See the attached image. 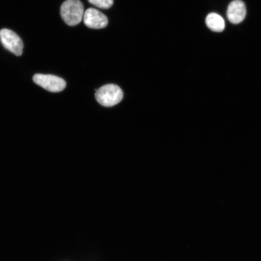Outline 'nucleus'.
Segmentation results:
<instances>
[{
  "mask_svg": "<svg viewBox=\"0 0 261 261\" xmlns=\"http://www.w3.org/2000/svg\"><path fill=\"white\" fill-rule=\"evenodd\" d=\"M84 22L88 28L100 29L107 27L109 21L102 12L96 9L89 8L84 13Z\"/></svg>",
  "mask_w": 261,
  "mask_h": 261,
  "instance_id": "obj_5",
  "label": "nucleus"
},
{
  "mask_svg": "<svg viewBox=\"0 0 261 261\" xmlns=\"http://www.w3.org/2000/svg\"><path fill=\"white\" fill-rule=\"evenodd\" d=\"M0 40L4 47L16 56H21L24 44L19 36L14 31L7 29L0 31Z\"/></svg>",
  "mask_w": 261,
  "mask_h": 261,
  "instance_id": "obj_4",
  "label": "nucleus"
},
{
  "mask_svg": "<svg viewBox=\"0 0 261 261\" xmlns=\"http://www.w3.org/2000/svg\"><path fill=\"white\" fill-rule=\"evenodd\" d=\"M91 4L101 9H109L113 5V0H88Z\"/></svg>",
  "mask_w": 261,
  "mask_h": 261,
  "instance_id": "obj_8",
  "label": "nucleus"
},
{
  "mask_svg": "<svg viewBox=\"0 0 261 261\" xmlns=\"http://www.w3.org/2000/svg\"><path fill=\"white\" fill-rule=\"evenodd\" d=\"M33 81L36 84L52 93L61 92L66 87V82L55 75L36 74L33 77Z\"/></svg>",
  "mask_w": 261,
  "mask_h": 261,
  "instance_id": "obj_3",
  "label": "nucleus"
},
{
  "mask_svg": "<svg viewBox=\"0 0 261 261\" xmlns=\"http://www.w3.org/2000/svg\"><path fill=\"white\" fill-rule=\"evenodd\" d=\"M84 15V5L80 0H66L61 6V17L68 25L79 24Z\"/></svg>",
  "mask_w": 261,
  "mask_h": 261,
  "instance_id": "obj_1",
  "label": "nucleus"
},
{
  "mask_svg": "<svg viewBox=\"0 0 261 261\" xmlns=\"http://www.w3.org/2000/svg\"><path fill=\"white\" fill-rule=\"evenodd\" d=\"M123 91L115 84H107L97 90L95 97L101 106L111 107L117 105L123 99Z\"/></svg>",
  "mask_w": 261,
  "mask_h": 261,
  "instance_id": "obj_2",
  "label": "nucleus"
},
{
  "mask_svg": "<svg viewBox=\"0 0 261 261\" xmlns=\"http://www.w3.org/2000/svg\"><path fill=\"white\" fill-rule=\"evenodd\" d=\"M246 15V8L241 0H234L228 6L227 16L231 23L239 24Z\"/></svg>",
  "mask_w": 261,
  "mask_h": 261,
  "instance_id": "obj_6",
  "label": "nucleus"
},
{
  "mask_svg": "<svg viewBox=\"0 0 261 261\" xmlns=\"http://www.w3.org/2000/svg\"><path fill=\"white\" fill-rule=\"evenodd\" d=\"M205 23L211 31L221 32L224 30L225 22L221 16L215 13H211L207 16Z\"/></svg>",
  "mask_w": 261,
  "mask_h": 261,
  "instance_id": "obj_7",
  "label": "nucleus"
}]
</instances>
